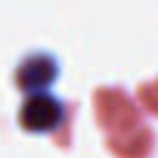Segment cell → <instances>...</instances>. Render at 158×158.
I'll return each mask as SVG.
<instances>
[{"label":"cell","mask_w":158,"mask_h":158,"mask_svg":"<svg viewBox=\"0 0 158 158\" xmlns=\"http://www.w3.org/2000/svg\"><path fill=\"white\" fill-rule=\"evenodd\" d=\"M54 72H57L54 62H52V59H47V57H40V59L27 62L20 77H22V84H25L27 89L37 91V89H44V86L52 81Z\"/></svg>","instance_id":"obj_2"},{"label":"cell","mask_w":158,"mask_h":158,"mask_svg":"<svg viewBox=\"0 0 158 158\" xmlns=\"http://www.w3.org/2000/svg\"><path fill=\"white\" fill-rule=\"evenodd\" d=\"M62 104L52 96V94H44V91H32L22 106V126L30 128V131H49L54 128L59 121H62Z\"/></svg>","instance_id":"obj_1"}]
</instances>
